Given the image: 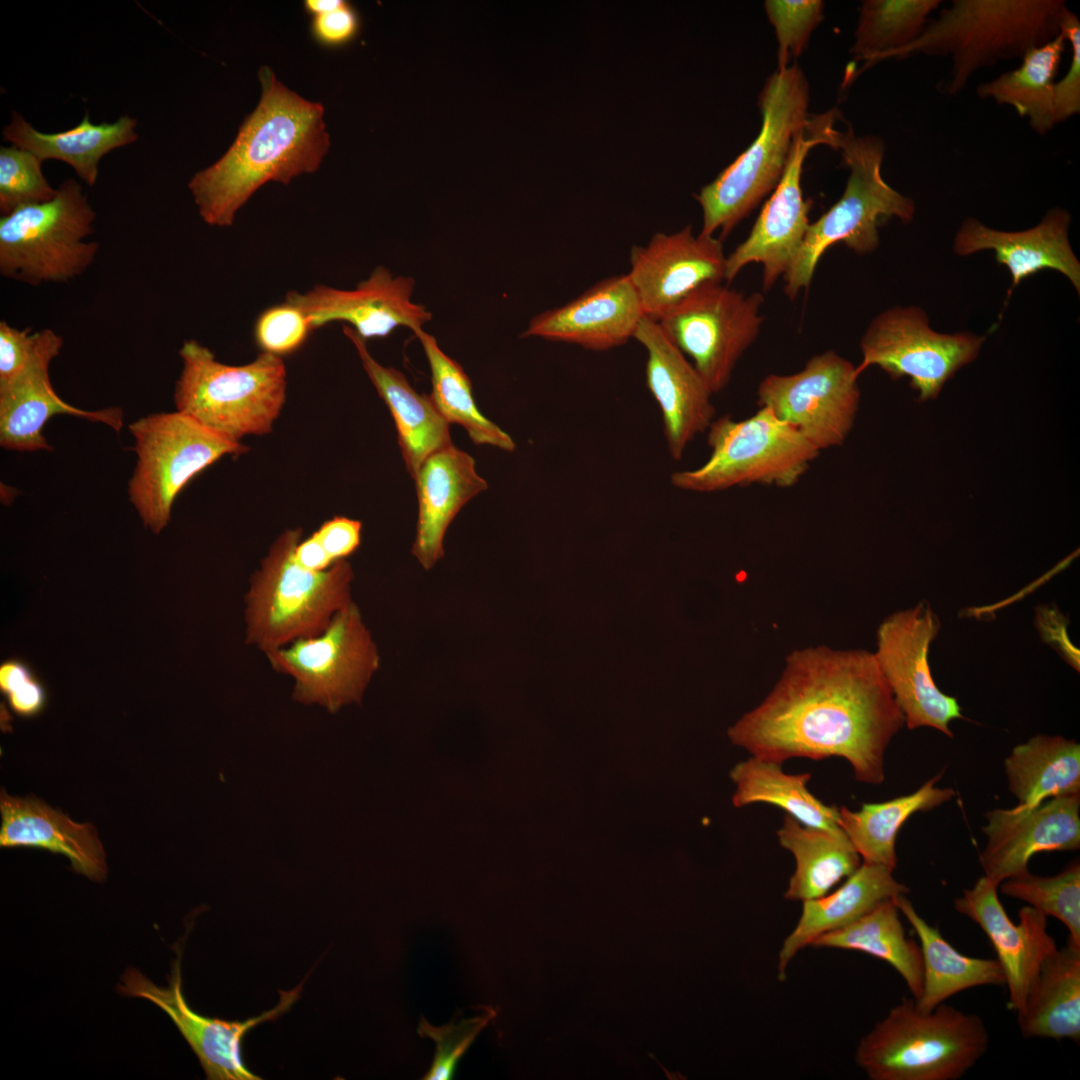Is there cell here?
<instances>
[{
    "label": "cell",
    "mask_w": 1080,
    "mask_h": 1080,
    "mask_svg": "<svg viewBox=\"0 0 1080 1080\" xmlns=\"http://www.w3.org/2000/svg\"><path fill=\"white\" fill-rule=\"evenodd\" d=\"M1066 43L1061 32L1051 41L1029 49L1018 68L980 83L978 96L1012 107L1028 120L1035 133L1046 134L1056 125L1054 85Z\"/></svg>",
    "instance_id": "8d00e7d4"
},
{
    "label": "cell",
    "mask_w": 1080,
    "mask_h": 1080,
    "mask_svg": "<svg viewBox=\"0 0 1080 1080\" xmlns=\"http://www.w3.org/2000/svg\"><path fill=\"white\" fill-rule=\"evenodd\" d=\"M1016 807L1032 808L1047 799L1080 793V745L1063 736L1038 734L1015 746L1004 760Z\"/></svg>",
    "instance_id": "e575fe53"
},
{
    "label": "cell",
    "mask_w": 1080,
    "mask_h": 1080,
    "mask_svg": "<svg viewBox=\"0 0 1080 1080\" xmlns=\"http://www.w3.org/2000/svg\"><path fill=\"white\" fill-rule=\"evenodd\" d=\"M780 845L796 861L795 871L784 894L787 900L806 901L821 897L861 865V857L841 832L806 826L786 814L777 831Z\"/></svg>",
    "instance_id": "836d02e7"
},
{
    "label": "cell",
    "mask_w": 1080,
    "mask_h": 1080,
    "mask_svg": "<svg viewBox=\"0 0 1080 1080\" xmlns=\"http://www.w3.org/2000/svg\"><path fill=\"white\" fill-rule=\"evenodd\" d=\"M313 331L307 315L285 300L259 314L253 334L262 353L282 358L299 350Z\"/></svg>",
    "instance_id": "bcb514c9"
},
{
    "label": "cell",
    "mask_w": 1080,
    "mask_h": 1080,
    "mask_svg": "<svg viewBox=\"0 0 1080 1080\" xmlns=\"http://www.w3.org/2000/svg\"><path fill=\"white\" fill-rule=\"evenodd\" d=\"M942 774L926 781L915 792L878 803H863L856 811L838 808V824L863 862L894 870L897 866L896 837L904 823L917 812L930 811L955 796L952 788L936 783Z\"/></svg>",
    "instance_id": "d590c367"
},
{
    "label": "cell",
    "mask_w": 1080,
    "mask_h": 1080,
    "mask_svg": "<svg viewBox=\"0 0 1080 1080\" xmlns=\"http://www.w3.org/2000/svg\"><path fill=\"white\" fill-rule=\"evenodd\" d=\"M179 355L183 367L174 390L176 411L236 442L271 432L286 400L281 357L261 352L248 364L228 365L196 340H186Z\"/></svg>",
    "instance_id": "ba28073f"
},
{
    "label": "cell",
    "mask_w": 1080,
    "mask_h": 1080,
    "mask_svg": "<svg viewBox=\"0 0 1080 1080\" xmlns=\"http://www.w3.org/2000/svg\"><path fill=\"white\" fill-rule=\"evenodd\" d=\"M1035 626L1042 640L1054 648L1059 655L1075 670L1079 671V650L1071 643L1068 636V618L1058 607L1043 605L1035 609Z\"/></svg>",
    "instance_id": "f5cc1de1"
},
{
    "label": "cell",
    "mask_w": 1080,
    "mask_h": 1080,
    "mask_svg": "<svg viewBox=\"0 0 1080 1080\" xmlns=\"http://www.w3.org/2000/svg\"><path fill=\"white\" fill-rule=\"evenodd\" d=\"M834 119L833 111L812 118L796 137L785 171L748 237L727 256V282L746 265L758 263L763 268V288L769 290L790 268L810 225L812 204L804 200L801 188L803 163L811 148L827 145Z\"/></svg>",
    "instance_id": "e0dca14e"
},
{
    "label": "cell",
    "mask_w": 1080,
    "mask_h": 1080,
    "mask_svg": "<svg viewBox=\"0 0 1080 1080\" xmlns=\"http://www.w3.org/2000/svg\"><path fill=\"white\" fill-rule=\"evenodd\" d=\"M343 333L355 346L367 376L393 417L402 458L414 478L430 455L453 444L450 424L430 396L418 393L401 371L375 360L366 341L351 327L344 325Z\"/></svg>",
    "instance_id": "f1b7e54d"
},
{
    "label": "cell",
    "mask_w": 1080,
    "mask_h": 1080,
    "mask_svg": "<svg viewBox=\"0 0 1080 1080\" xmlns=\"http://www.w3.org/2000/svg\"><path fill=\"white\" fill-rule=\"evenodd\" d=\"M894 901L919 939L922 955V992L917 1007L928 1012L955 994L985 985H1005L997 959L971 957L960 953L914 908L906 895Z\"/></svg>",
    "instance_id": "1f68e13d"
},
{
    "label": "cell",
    "mask_w": 1080,
    "mask_h": 1080,
    "mask_svg": "<svg viewBox=\"0 0 1080 1080\" xmlns=\"http://www.w3.org/2000/svg\"><path fill=\"white\" fill-rule=\"evenodd\" d=\"M1061 32L1071 48L1069 68L1054 85V110L1056 124L1078 115L1080 112V21L1071 10L1065 15Z\"/></svg>",
    "instance_id": "c3c4849f"
},
{
    "label": "cell",
    "mask_w": 1080,
    "mask_h": 1080,
    "mask_svg": "<svg viewBox=\"0 0 1080 1080\" xmlns=\"http://www.w3.org/2000/svg\"><path fill=\"white\" fill-rule=\"evenodd\" d=\"M810 946L859 951L883 960L903 978L915 1001L921 996L920 946L906 935L894 898L883 901L851 924L822 934Z\"/></svg>",
    "instance_id": "74e56055"
},
{
    "label": "cell",
    "mask_w": 1080,
    "mask_h": 1080,
    "mask_svg": "<svg viewBox=\"0 0 1080 1080\" xmlns=\"http://www.w3.org/2000/svg\"><path fill=\"white\" fill-rule=\"evenodd\" d=\"M294 557L301 566L314 571L326 570L335 563L313 534L300 540L295 548Z\"/></svg>",
    "instance_id": "db71d44e"
},
{
    "label": "cell",
    "mask_w": 1080,
    "mask_h": 1080,
    "mask_svg": "<svg viewBox=\"0 0 1080 1080\" xmlns=\"http://www.w3.org/2000/svg\"><path fill=\"white\" fill-rule=\"evenodd\" d=\"M764 8L778 42L777 71L788 67L805 49L813 30L823 19L820 0H767Z\"/></svg>",
    "instance_id": "f6af8a7d"
},
{
    "label": "cell",
    "mask_w": 1080,
    "mask_h": 1080,
    "mask_svg": "<svg viewBox=\"0 0 1080 1080\" xmlns=\"http://www.w3.org/2000/svg\"><path fill=\"white\" fill-rule=\"evenodd\" d=\"M828 145L840 151L850 175L841 198L810 223L797 256L783 276L784 292L790 299L809 286L829 247L842 242L856 254L872 253L879 245L878 227L882 221L895 217L909 223L915 215L914 201L882 177V139L857 137L849 127L846 132L834 129Z\"/></svg>",
    "instance_id": "52a82bcc"
},
{
    "label": "cell",
    "mask_w": 1080,
    "mask_h": 1080,
    "mask_svg": "<svg viewBox=\"0 0 1080 1080\" xmlns=\"http://www.w3.org/2000/svg\"><path fill=\"white\" fill-rule=\"evenodd\" d=\"M343 2V0H306L304 9L313 17L334 10Z\"/></svg>",
    "instance_id": "11a10c76"
},
{
    "label": "cell",
    "mask_w": 1080,
    "mask_h": 1080,
    "mask_svg": "<svg viewBox=\"0 0 1080 1080\" xmlns=\"http://www.w3.org/2000/svg\"><path fill=\"white\" fill-rule=\"evenodd\" d=\"M985 337L971 332L940 333L929 326L926 312L917 306L884 310L868 325L860 341L861 374L878 366L892 379L909 377L919 401L935 399L945 383L974 361Z\"/></svg>",
    "instance_id": "4fadbf2b"
},
{
    "label": "cell",
    "mask_w": 1080,
    "mask_h": 1080,
    "mask_svg": "<svg viewBox=\"0 0 1080 1080\" xmlns=\"http://www.w3.org/2000/svg\"><path fill=\"white\" fill-rule=\"evenodd\" d=\"M42 160L17 146L0 149V212L8 215L18 208L50 201L57 189L42 172Z\"/></svg>",
    "instance_id": "7bdbcfd3"
},
{
    "label": "cell",
    "mask_w": 1080,
    "mask_h": 1080,
    "mask_svg": "<svg viewBox=\"0 0 1080 1080\" xmlns=\"http://www.w3.org/2000/svg\"><path fill=\"white\" fill-rule=\"evenodd\" d=\"M270 666L294 679L293 700L330 713L360 702L380 666V654L353 601L319 635L265 654Z\"/></svg>",
    "instance_id": "7c38bea8"
},
{
    "label": "cell",
    "mask_w": 1080,
    "mask_h": 1080,
    "mask_svg": "<svg viewBox=\"0 0 1080 1080\" xmlns=\"http://www.w3.org/2000/svg\"><path fill=\"white\" fill-rule=\"evenodd\" d=\"M1080 793L1054 797L1032 808L993 809L982 831L987 838L979 862L984 876L1000 885L1027 871L1038 853L1080 848Z\"/></svg>",
    "instance_id": "44dd1931"
},
{
    "label": "cell",
    "mask_w": 1080,
    "mask_h": 1080,
    "mask_svg": "<svg viewBox=\"0 0 1080 1080\" xmlns=\"http://www.w3.org/2000/svg\"><path fill=\"white\" fill-rule=\"evenodd\" d=\"M810 93L803 71L792 64L773 73L759 96L762 127L757 138L696 196L701 234L727 236L778 185L796 137L810 122Z\"/></svg>",
    "instance_id": "8992f818"
},
{
    "label": "cell",
    "mask_w": 1080,
    "mask_h": 1080,
    "mask_svg": "<svg viewBox=\"0 0 1080 1080\" xmlns=\"http://www.w3.org/2000/svg\"><path fill=\"white\" fill-rule=\"evenodd\" d=\"M414 286L412 277L379 266L352 290L316 285L303 293L290 291L285 300L307 315L314 330L340 321L366 341L387 337L398 327L414 332L432 319L424 305L412 301Z\"/></svg>",
    "instance_id": "ffe728a7"
},
{
    "label": "cell",
    "mask_w": 1080,
    "mask_h": 1080,
    "mask_svg": "<svg viewBox=\"0 0 1080 1080\" xmlns=\"http://www.w3.org/2000/svg\"><path fill=\"white\" fill-rule=\"evenodd\" d=\"M302 529L283 531L249 580L244 596L245 643L264 654L321 634L352 602L354 572L346 560L323 571L294 557Z\"/></svg>",
    "instance_id": "277c9868"
},
{
    "label": "cell",
    "mask_w": 1080,
    "mask_h": 1080,
    "mask_svg": "<svg viewBox=\"0 0 1080 1080\" xmlns=\"http://www.w3.org/2000/svg\"><path fill=\"white\" fill-rule=\"evenodd\" d=\"M1 847L43 848L66 856L73 869L94 881L107 875L103 846L96 829L79 824L45 802L1 791Z\"/></svg>",
    "instance_id": "83f0119b"
},
{
    "label": "cell",
    "mask_w": 1080,
    "mask_h": 1080,
    "mask_svg": "<svg viewBox=\"0 0 1080 1080\" xmlns=\"http://www.w3.org/2000/svg\"><path fill=\"white\" fill-rule=\"evenodd\" d=\"M886 866L862 862L834 892L803 901L800 918L785 938L778 955V979L796 954L822 934L845 927L883 901L906 895L909 888L893 877Z\"/></svg>",
    "instance_id": "f546056e"
},
{
    "label": "cell",
    "mask_w": 1080,
    "mask_h": 1080,
    "mask_svg": "<svg viewBox=\"0 0 1080 1080\" xmlns=\"http://www.w3.org/2000/svg\"><path fill=\"white\" fill-rule=\"evenodd\" d=\"M129 431L137 455L129 499L155 534L168 524L176 497L192 478L220 458L248 450L178 411L144 416Z\"/></svg>",
    "instance_id": "8fae6325"
},
{
    "label": "cell",
    "mask_w": 1080,
    "mask_h": 1080,
    "mask_svg": "<svg viewBox=\"0 0 1080 1080\" xmlns=\"http://www.w3.org/2000/svg\"><path fill=\"white\" fill-rule=\"evenodd\" d=\"M1001 892L1011 898L1061 921L1069 932L1068 938L1080 944V864L1070 863L1054 876H1037L1027 871L1008 878L999 885Z\"/></svg>",
    "instance_id": "b9f144b4"
},
{
    "label": "cell",
    "mask_w": 1080,
    "mask_h": 1080,
    "mask_svg": "<svg viewBox=\"0 0 1080 1080\" xmlns=\"http://www.w3.org/2000/svg\"><path fill=\"white\" fill-rule=\"evenodd\" d=\"M1024 1038L1080 1040V944L1068 938L1042 963L1017 1013Z\"/></svg>",
    "instance_id": "4dcf8cb0"
},
{
    "label": "cell",
    "mask_w": 1080,
    "mask_h": 1080,
    "mask_svg": "<svg viewBox=\"0 0 1080 1080\" xmlns=\"http://www.w3.org/2000/svg\"><path fill=\"white\" fill-rule=\"evenodd\" d=\"M63 338L52 329L35 333L32 354L21 372L0 384V445L15 451L52 450L42 433L55 415H72L101 422L119 432L124 412L120 407L83 410L63 401L53 389L49 365L59 355Z\"/></svg>",
    "instance_id": "7402d4cb"
},
{
    "label": "cell",
    "mask_w": 1080,
    "mask_h": 1080,
    "mask_svg": "<svg viewBox=\"0 0 1080 1080\" xmlns=\"http://www.w3.org/2000/svg\"><path fill=\"white\" fill-rule=\"evenodd\" d=\"M763 301L759 292L746 295L722 283L709 284L657 322L691 358L714 394L729 384L739 359L756 341L763 322Z\"/></svg>",
    "instance_id": "5bb4252c"
},
{
    "label": "cell",
    "mask_w": 1080,
    "mask_h": 1080,
    "mask_svg": "<svg viewBox=\"0 0 1080 1080\" xmlns=\"http://www.w3.org/2000/svg\"><path fill=\"white\" fill-rule=\"evenodd\" d=\"M940 628L939 617L922 600L881 622L874 654L908 729L929 727L952 738L951 721L964 716L957 699L936 685L928 660Z\"/></svg>",
    "instance_id": "2e32d148"
},
{
    "label": "cell",
    "mask_w": 1080,
    "mask_h": 1080,
    "mask_svg": "<svg viewBox=\"0 0 1080 1080\" xmlns=\"http://www.w3.org/2000/svg\"><path fill=\"white\" fill-rule=\"evenodd\" d=\"M1069 10L1063 0H953L895 57H949L946 93L956 95L978 70L1022 58L1058 36Z\"/></svg>",
    "instance_id": "3957f363"
},
{
    "label": "cell",
    "mask_w": 1080,
    "mask_h": 1080,
    "mask_svg": "<svg viewBox=\"0 0 1080 1080\" xmlns=\"http://www.w3.org/2000/svg\"><path fill=\"white\" fill-rule=\"evenodd\" d=\"M420 341L431 372L430 398L449 424L463 427L477 445H490L511 452L513 439L478 409L472 383L461 365L445 354L436 338L422 329L413 332Z\"/></svg>",
    "instance_id": "ab89813d"
},
{
    "label": "cell",
    "mask_w": 1080,
    "mask_h": 1080,
    "mask_svg": "<svg viewBox=\"0 0 1080 1080\" xmlns=\"http://www.w3.org/2000/svg\"><path fill=\"white\" fill-rule=\"evenodd\" d=\"M726 263L721 239L695 235L688 225L633 246L627 275L645 316L658 321L698 289L722 283Z\"/></svg>",
    "instance_id": "d6986e66"
},
{
    "label": "cell",
    "mask_w": 1080,
    "mask_h": 1080,
    "mask_svg": "<svg viewBox=\"0 0 1080 1080\" xmlns=\"http://www.w3.org/2000/svg\"><path fill=\"white\" fill-rule=\"evenodd\" d=\"M96 214L73 178L66 179L53 199L16 209L0 218V273L32 286L65 283L94 262Z\"/></svg>",
    "instance_id": "30bf717a"
},
{
    "label": "cell",
    "mask_w": 1080,
    "mask_h": 1080,
    "mask_svg": "<svg viewBox=\"0 0 1080 1080\" xmlns=\"http://www.w3.org/2000/svg\"><path fill=\"white\" fill-rule=\"evenodd\" d=\"M0 690L11 710L30 718L40 714L47 703V691L29 664L7 659L0 665Z\"/></svg>",
    "instance_id": "7dc6e473"
},
{
    "label": "cell",
    "mask_w": 1080,
    "mask_h": 1080,
    "mask_svg": "<svg viewBox=\"0 0 1080 1080\" xmlns=\"http://www.w3.org/2000/svg\"><path fill=\"white\" fill-rule=\"evenodd\" d=\"M954 909L976 923L991 942L1005 977L1008 1008L1024 1006L1044 960L1058 947L1047 931V916L1027 905L1010 920L998 897V885L984 875L954 900Z\"/></svg>",
    "instance_id": "603a6c76"
},
{
    "label": "cell",
    "mask_w": 1080,
    "mask_h": 1080,
    "mask_svg": "<svg viewBox=\"0 0 1080 1080\" xmlns=\"http://www.w3.org/2000/svg\"><path fill=\"white\" fill-rule=\"evenodd\" d=\"M857 367L833 350L811 357L800 371L769 374L758 404L772 411L820 452L848 438L860 404Z\"/></svg>",
    "instance_id": "9a60e30c"
},
{
    "label": "cell",
    "mask_w": 1080,
    "mask_h": 1080,
    "mask_svg": "<svg viewBox=\"0 0 1080 1080\" xmlns=\"http://www.w3.org/2000/svg\"><path fill=\"white\" fill-rule=\"evenodd\" d=\"M1070 213L1060 207L1050 209L1034 227L1022 231H1001L975 218L965 219L954 238V252L967 256L992 250L996 261L1011 276L1007 297L1024 279L1046 269L1063 274L1080 293V262L1069 242Z\"/></svg>",
    "instance_id": "484cf974"
},
{
    "label": "cell",
    "mask_w": 1080,
    "mask_h": 1080,
    "mask_svg": "<svg viewBox=\"0 0 1080 1080\" xmlns=\"http://www.w3.org/2000/svg\"><path fill=\"white\" fill-rule=\"evenodd\" d=\"M707 431L708 459L695 469L673 472V487L695 493L752 484L788 488L798 483L820 454L764 407L744 420L719 417Z\"/></svg>",
    "instance_id": "9c48e42d"
},
{
    "label": "cell",
    "mask_w": 1080,
    "mask_h": 1080,
    "mask_svg": "<svg viewBox=\"0 0 1080 1080\" xmlns=\"http://www.w3.org/2000/svg\"><path fill=\"white\" fill-rule=\"evenodd\" d=\"M261 98L246 117L226 153L197 172L188 188L203 221L228 227L237 211L265 183L288 184L315 172L329 149L324 107L279 82L272 70H259Z\"/></svg>",
    "instance_id": "7a4b0ae2"
},
{
    "label": "cell",
    "mask_w": 1080,
    "mask_h": 1080,
    "mask_svg": "<svg viewBox=\"0 0 1080 1080\" xmlns=\"http://www.w3.org/2000/svg\"><path fill=\"white\" fill-rule=\"evenodd\" d=\"M496 1017V1011L484 1007V1011L471 1018L452 1021L446 1025L434 1026L421 1018L418 1034L430 1038L436 1044L433 1062L422 1079H452L459 1061L472 1045L479 1033Z\"/></svg>",
    "instance_id": "ee69618b"
},
{
    "label": "cell",
    "mask_w": 1080,
    "mask_h": 1080,
    "mask_svg": "<svg viewBox=\"0 0 1080 1080\" xmlns=\"http://www.w3.org/2000/svg\"><path fill=\"white\" fill-rule=\"evenodd\" d=\"M633 339L646 350V384L662 414L669 454L680 460L714 420L713 393L657 321L644 316Z\"/></svg>",
    "instance_id": "cb8c5ba5"
},
{
    "label": "cell",
    "mask_w": 1080,
    "mask_h": 1080,
    "mask_svg": "<svg viewBox=\"0 0 1080 1080\" xmlns=\"http://www.w3.org/2000/svg\"><path fill=\"white\" fill-rule=\"evenodd\" d=\"M904 725L874 653L818 645L789 653L770 693L728 735L752 756L779 764L840 757L856 780L878 785L885 751Z\"/></svg>",
    "instance_id": "6da1fadb"
},
{
    "label": "cell",
    "mask_w": 1080,
    "mask_h": 1080,
    "mask_svg": "<svg viewBox=\"0 0 1080 1080\" xmlns=\"http://www.w3.org/2000/svg\"><path fill=\"white\" fill-rule=\"evenodd\" d=\"M644 316L628 275H616L595 283L565 305L536 315L521 337L606 351L634 338Z\"/></svg>",
    "instance_id": "d4e9b609"
},
{
    "label": "cell",
    "mask_w": 1080,
    "mask_h": 1080,
    "mask_svg": "<svg viewBox=\"0 0 1080 1080\" xmlns=\"http://www.w3.org/2000/svg\"><path fill=\"white\" fill-rule=\"evenodd\" d=\"M418 520L412 554L429 570L443 557L446 531L460 509L487 489L475 460L453 444L430 455L414 476Z\"/></svg>",
    "instance_id": "4316f807"
},
{
    "label": "cell",
    "mask_w": 1080,
    "mask_h": 1080,
    "mask_svg": "<svg viewBox=\"0 0 1080 1080\" xmlns=\"http://www.w3.org/2000/svg\"><path fill=\"white\" fill-rule=\"evenodd\" d=\"M781 765L755 756L737 763L730 774L736 785L733 804L774 805L801 824L841 832L838 807L825 804L807 789L811 774H787Z\"/></svg>",
    "instance_id": "f35d334b"
},
{
    "label": "cell",
    "mask_w": 1080,
    "mask_h": 1080,
    "mask_svg": "<svg viewBox=\"0 0 1080 1080\" xmlns=\"http://www.w3.org/2000/svg\"><path fill=\"white\" fill-rule=\"evenodd\" d=\"M136 124V119L128 115L121 116L114 123L94 124L86 113L75 127L46 134L34 129L20 114L13 112L11 122L3 129V137L42 161L57 159L68 163L81 180L93 186L101 158L111 150L137 140Z\"/></svg>",
    "instance_id": "d6a6232c"
},
{
    "label": "cell",
    "mask_w": 1080,
    "mask_h": 1080,
    "mask_svg": "<svg viewBox=\"0 0 1080 1080\" xmlns=\"http://www.w3.org/2000/svg\"><path fill=\"white\" fill-rule=\"evenodd\" d=\"M35 343L30 328L17 329L6 321L0 322V384L18 375L27 364Z\"/></svg>",
    "instance_id": "681fc988"
},
{
    "label": "cell",
    "mask_w": 1080,
    "mask_h": 1080,
    "mask_svg": "<svg viewBox=\"0 0 1080 1080\" xmlns=\"http://www.w3.org/2000/svg\"><path fill=\"white\" fill-rule=\"evenodd\" d=\"M362 523L344 516L324 521L313 532L333 562L347 559L361 543Z\"/></svg>",
    "instance_id": "816d5d0a"
},
{
    "label": "cell",
    "mask_w": 1080,
    "mask_h": 1080,
    "mask_svg": "<svg viewBox=\"0 0 1080 1080\" xmlns=\"http://www.w3.org/2000/svg\"><path fill=\"white\" fill-rule=\"evenodd\" d=\"M308 976L292 990H279L280 1000L273 1009L241 1022L202 1016L190 1008L182 992L180 954L173 963L168 986H157L138 970L129 968L118 990L125 996L149 1000L163 1010L197 1055L207 1079L260 1080L243 1062L242 1040L255 1026L274 1021L289 1011L299 999Z\"/></svg>",
    "instance_id": "ac0fdd59"
},
{
    "label": "cell",
    "mask_w": 1080,
    "mask_h": 1080,
    "mask_svg": "<svg viewBox=\"0 0 1080 1080\" xmlns=\"http://www.w3.org/2000/svg\"><path fill=\"white\" fill-rule=\"evenodd\" d=\"M358 29V15L346 1L334 10L312 17V35L324 46L344 45L356 36Z\"/></svg>",
    "instance_id": "f907efd6"
},
{
    "label": "cell",
    "mask_w": 1080,
    "mask_h": 1080,
    "mask_svg": "<svg viewBox=\"0 0 1080 1080\" xmlns=\"http://www.w3.org/2000/svg\"><path fill=\"white\" fill-rule=\"evenodd\" d=\"M983 1020L942 1003L923 1012L903 999L863 1036L855 1060L872 1080H958L987 1052Z\"/></svg>",
    "instance_id": "5b68a950"
},
{
    "label": "cell",
    "mask_w": 1080,
    "mask_h": 1080,
    "mask_svg": "<svg viewBox=\"0 0 1080 1080\" xmlns=\"http://www.w3.org/2000/svg\"><path fill=\"white\" fill-rule=\"evenodd\" d=\"M941 0L862 1L851 53L866 66L895 57L924 32Z\"/></svg>",
    "instance_id": "60d3db41"
}]
</instances>
